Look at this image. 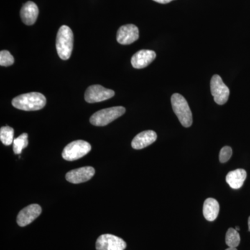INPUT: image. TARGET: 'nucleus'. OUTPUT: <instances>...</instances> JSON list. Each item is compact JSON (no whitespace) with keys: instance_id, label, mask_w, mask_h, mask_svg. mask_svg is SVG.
Segmentation results:
<instances>
[{"instance_id":"1","label":"nucleus","mask_w":250,"mask_h":250,"mask_svg":"<svg viewBox=\"0 0 250 250\" xmlns=\"http://www.w3.org/2000/svg\"><path fill=\"white\" fill-rule=\"evenodd\" d=\"M47 100L42 93H29L22 94L12 100V104L15 108L22 111H39L46 105Z\"/></svg>"},{"instance_id":"2","label":"nucleus","mask_w":250,"mask_h":250,"mask_svg":"<svg viewBox=\"0 0 250 250\" xmlns=\"http://www.w3.org/2000/svg\"><path fill=\"white\" fill-rule=\"evenodd\" d=\"M74 36L70 27L62 25L57 33L56 47L59 57L62 60H67L71 57L73 49Z\"/></svg>"},{"instance_id":"3","label":"nucleus","mask_w":250,"mask_h":250,"mask_svg":"<svg viewBox=\"0 0 250 250\" xmlns=\"http://www.w3.org/2000/svg\"><path fill=\"white\" fill-rule=\"evenodd\" d=\"M172 109L184 127H189L192 124V115L187 100L179 93H174L171 98Z\"/></svg>"},{"instance_id":"4","label":"nucleus","mask_w":250,"mask_h":250,"mask_svg":"<svg viewBox=\"0 0 250 250\" xmlns=\"http://www.w3.org/2000/svg\"><path fill=\"white\" fill-rule=\"evenodd\" d=\"M126 111L123 106H115L100 110L90 117V123L95 126H106L123 116Z\"/></svg>"},{"instance_id":"5","label":"nucleus","mask_w":250,"mask_h":250,"mask_svg":"<svg viewBox=\"0 0 250 250\" xmlns=\"http://www.w3.org/2000/svg\"><path fill=\"white\" fill-rule=\"evenodd\" d=\"M91 150V146L86 141L78 140L69 143L64 148L62 156L65 160L73 161L78 160L86 155Z\"/></svg>"},{"instance_id":"6","label":"nucleus","mask_w":250,"mask_h":250,"mask_svg":"<svg viewBox=\"0 0 250 250\" xmlns=\"http://www.w3.org/2000/svg\"><path fill=\"white\" fill-rule=\"evenodd\" d=\"M210 91L218 104L223 105L228 101L229 89L218 75H213L210 80Z\"/></svg>"},{"instance_id":"7","label":"nucleus","mask_w":250,"mask_h":250,"mask_svg":"<svg viewBox=\"0 0 250 250\" xmlns=\"http://www.w3.org/2000/svg\"><path fill=\"white\" fill-rule=\"evenodd\" d=\"M126 243L124 240L114 235H101L96 241L97 250H125Z\"/></svg>"},{"instance_id":"8","label":"nucleus","mask_w":250,"mask_h":250,"mask_svg":"<svg viewBox=\"0 0 250 250\" xmlns=\"http://www.w3.org/2000/svg\"><path fill=\"white\" fill-rule=\"evenodd\" d=\"M115 92L100 85H90L85 90V100L88 103H100L113 98Z\"/></svg>"},{"instance_id":"9","label":"nucleus","mask_w":250,"mask_h":250,"mask_svg":"<svg viewBox=\"0 0 250 250\" xmlns=\"http://www.w3.org/2000/svg\"><path fill=\"white\" fill-rule=\"evenodd\" d=\"M139 38V31L134 24L122 26L117 32V41L121 45H130Z\"/></svg>"},{"instance_id":"10","label":"nucleus","mask_w":250,"mask_h":250,"mask_svg":"<svg viewBox=\"0 0 250 250\" xmlns=\"http://www.w3.org/2000/svg\"><path fill=\"white\" fill-rule=\"evenodd\" d=\"M42 212V208L39 205H31L23 208L18 213L17 223L20 227H25L35 220Z\"/></svg>"},{"instance_id":"11","label":"nucleus","mask_w":250,"mask_h":250,"mask_svg":"<svg viewBox=\"0 0 250 250\" xmlns=\"http://www.w3.org/2000/svg\"><path fill=\"white\" fill-rule=\"evenodd\" d=\"M95 172V169L93 167L85 166L67 172L65 178L67 182L72 184L83 183L90 180L93 177Z\"/></svg>"},{"instance_id":"12","label":"nucleus","mask_w":250,"mask_h":250,"mask_svg":"<svg viewBox=\"0 0 250 250\" xmlns=\"http://www.w3.org/2000/svg\"><path fill=\"white\" fill-rule=\"evenodd\" d=\"M155 52L149 49H142L133 56L131 65L136 69L144 68L148 66L156 58Z\"/></svg>"},{"instance_id":"13","label":"nucleus","mask_w":250,"mask_h":250,"mask_svg":"<svg viewBox=\"0 0 250 250\" xmlns=\"http://www.w3.org/2000/svg\"><path fill=\"white\" fill-rule=\"evenodd\" d=\"M156 139L157 135L155 131L152 130L143 131L135 136L131 142V146L135 149H143L155 142Z\"/></svg>"},{"instance_id":"14","label":"nucleus","mask_w":250,"mask_h":250,"mask_svg":"<svg viewBox=\"0 0 250 250\" xmlns=\"http://www.w3.org/2000/svg\"><path fill=\"white\" fill-rule=\"evenodd\" d=\"M39 8L33 1H27L23 5L21 11V17L22 22L27 25H32L36 22L39 16Z\"/></svg>"},{"instance_id":"15","label":"nucleus","mask_w":250,"mask_h":250,"mask_svg":"<svg viewBox=\"0 0 250 250\" xmlns=\"http://www.w3.org/2000/svg\"><path fill=\"white\" fill-rule=\"evenodd\" d=\"M247 177V172L244 169H237L229 172L226 177V182L233 189H239L243 187Z\"/></svg>"},{"instance_id":"16","label":"nucleus","mask_w":250,"mask_h":250,"mask_svg":"<svg viewBox=\"0 0 250 250\" xmlns=\"http://www.w3.org/2000/svg\"><path fill=\"white\" fill-rule=\"evenodd\" d=\"M220 211L218 202L213 198H208L205 200L203 206V215L208 221H214Z\"/></svg>"},{"instance_id":"17","label":"nucleus","mask_w":250,"mask_h":250,"mask_svg":"<svg viewBox=\"0 0 250 250\" xmlns=\"http://www.w3.org/2000/svg\"><path fill=\"white\" fill-rule=\"evenodd\" d=\"M225 242L229 248H236L241 242V237L238 231L233 228L229 229L225 236Z\"/></svg>"},{"instance_id":"18","label":"nucleus","mask_w":250,"mask_h":250,"mask_svg":"<svg viewBox=\"0 0 250 250\" xmlns=\"http://www.w3.org/2000/svg\"><path fill=\"white\" fill-rule=\"evenodd\" d=\"M14 129L9 126H2L0 129V140L5 146L13 144L14 141Z\"/></svg>"},{"instance_id":"19","label":"nucleus","mask_w":250,"mask_h":250,"mask_svg":"<svg viewBox=\"0 0 250 250\" xmlns=\"http://www.w3.org/2000/svg\"><path fill=\"white\" fill-rule=\"evenodd\" d=\"M28 146V134L23 133L17 139H14L13 143L14 153L16 154H21L23 149L27 147Z\"/></svg>"},{"instance_id":"20","label":"nucleus","mask_w":250,"mask_h":250,"mask_svg":"<svg viewBox=\"0 0 250 250\" xmlns=\"http://www.w3.org/2000/svg\"><path fill=\"white\" fill-rule=\"evenodd\" d=\"M14 63V58L9 51L1 50L0 52V65L1 66H10Z\"/></svg>"},{"instance_id":"21","label":"nucleus","mask_w":250,"mask_h":250,"mask_svg":"<svg viewBox=\"0 0 250 250\" xmlns=\"http://www.w3.org/2000/svg\"><path fill=\"white\" fill-rule=\"evenodd\" d=\"M232 156V149L229 146H225L220 150L219 159L221 163H226Z\"/></svg>"},{"instance_id":"22","label":"nucleus","mask_w":250,"mask_h":250,"mask_svg":"<svg viewBox=\"0 0 250 250\" xmlns=\"http://www.w3.org/2000/svg\"><path fill=\"white\" fill-rule=\"evenodd\" d=\"M153 1L159 3V4H167V3L170 2L173 0H153Z\"/></svg>"},{"instance_id":"23","label":"nucleus","mask_w":250,"mask_h":250,"mask_svg":"<svg viewBox=\"0 0 250 250\" xmlns=\"http://www.w3.org/2000/svg\"><path fill=\"white\" fill-rule=\"evenodd\" d=\"M248 227H249V231H250V216L249 219H248Z\"/></svg>"},{"instance_id":"24","label":"nucleus","mask_w":250,"mask_h":250,"mask_svg":"<svg viewBox=\"0 0 250 250\" xmlns=\"http://www.w3.org/2000/svg\"><path fill=\"white\" fill-rule=\"evenodd\" d=\"M226 250H237V249L236 248H229L228 249H227Z\"/></svg>"},{"instance_id":"25","label":"nucleus","mask_w":250,"mask_h":250,"mask_svg":"<svg viewBox=\"0 0 250 250\" xmlns=\"http://www.w3.org/2000/svg\"><path fill=\"white\" fill-rule=\"evenodd\" d=\"M236 229V231H239V230H240L239 227H236V229Z\"/></svg>"}]
</instances>
